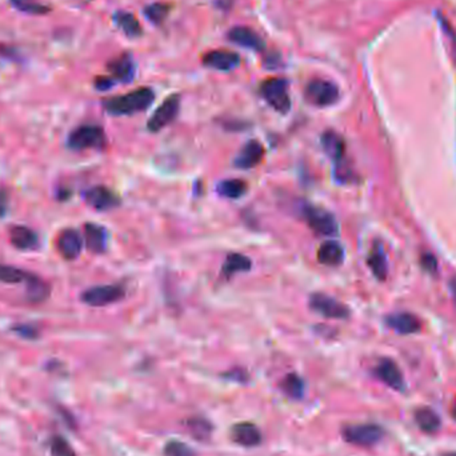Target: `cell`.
<instances>
[{"label": "cell", "mask_w": 456, "mask_h": 456, "mask_svg": "<svg viewBox=\"0 0 456 456\" xmlns=\"http://www.w3.org/2000/svg\"><path fill=\"white\" fill-rule=\"evenodd\" d=\"M155 99L151 88L143 87L125 95L110 97L104 100V110L113 116H127L147 110Z\"/></svg>", "instance_id": "6da1fadb"}, {"label": "cell", "mask_w": 456, "mask_h": 456, "mask_svg": "<svg viewBox=\"0 0 456 456\" xmlns=\"http://www.w3.org/2000/svg\"><path fill=\"white\" fill-rule=\"evenodd\" d=\"M67 146L72 151L103 150L107 146V138L100 125H83L69 134Z\"/></svg>", "instance_id": "7a4b0ae2"}, {"label": "cell", "mask_w": 456, "mask_h": 456, "mask_svg": "<svg viewBox=\"0 0 456 456\" xmlns=\"http://www.w3.org/2000/svg\"><path fill=\"white\" fill-rule=\"evenodd\" d=\"M302 218L307 223V226L320 236H335L339 233V226L335 216L326 208L312 206V205H303L300 207Z\"/></svg>", "instance_id": "3957f363"}, {"label": "cell", "mask_w": 456, "mask_h": 456, "mask_svg": "<svg viewBox=\"0 0 456 456\" xmlns=\"http://www.w3.org/2000/svg\"><path fill=\"white\" fill-rule=\"evenodd\" d=\"M342 436L347 443L352 445L370 448L383 439L385 429L379 424H373V423L347 424L342 429Z\"/></svg>", "instance_id": "277c9868"}, {"label": "cell", "mask_w": 456, "mask_h": 456, "mask_svg": "<svg viewBox=\"0 0 456 456\" xmlns=\"http://www.w3.org/2000/svg\"><path fill=\"white\" fill-rule=\"evenodd\" d=\"M263 99L280 113H287L291 109L289 82L283 78H271L261 85Z\"/></svg>", "instance_id": "5b68a950"}, {"label": "cell", "mask_w": 456, "mask_h": 456, "mask_svg": "<svg viewBox=\"0 0 456 456\" xmlns=\"http://www.w3.org/2000/svg\"><path fill=\"white\" fill-rule=\"evenodd\" d=\"M304 97L315 107H329L338 102L339 88L329 81L314 79L305 85Z\"/></svg>", "instance_id": "8992f818"}, {"label": "cell", "mask_w": 456, "mask_h": 456, "mask_svg": "<svg viewBox=\"0 0 456 456\" xmlns=\"http://www.w3.org/2000/svg\"><path fill=\"white\" fill-rule=\"evenodd\" d=\"M310 308L319 315L329 319L350 318V308L327 293L315 292L310 296Z\"/></svg>", "instance_id": "52a82bcc"}, {"label": "cell", "mask_w": 456, "mask_h": 456, "mask_svg": "<svg viewBox=\"0 0 456 456\" xmlns=\"http://www.w3.org/2000/svg\"><path fill=\"white\" fill-rule=\"evenodd\" d=\"M125 298V290L118 284L95 286L83 291L82 300L91 307H104L116 303Z\"/></svg>", "instance_id": "ba28073f"}, {"label": "cell", "mask_w": 456, "mask_h": 456, "mask_svg": "<svg viewBox=\"0 0 456 456\" xmlns=\"http://www.w3.org/2000/svg\"><path fill=\"white\" fill-rule=\"evenodd\" d=\"M180 110V97L178 94H174L167 97L166 100L155 110L151 118L147 122V128L151 132H159L165 127L171 125Z\"/></svg>", "instance_id": "9c48e42d"}, {"label": "cell", "mask_w": 456, "mask_h": 456, "mask_svg": "<svg viewBox=\"0 0 456 456\" xmlns=\"http://www.w3.org/2000/svg\"><path fill=\"white\" fill-rule=\"evenodd\" d=\"M373 373L376 375V378L380 382H383L387 387L399 391V392L404 391L406 383H404L403 373L394 360L387 359V358L379 360Z\"/></svg>", "instance_id": "30bf717a"}, {"label": "cell", "mask_w": 456, "mask_h": 456, "mask_svg": "<svg viewBox=\"0 0 456 456\" xmlns=\"http://www.w3.org/2000/svg\"><path fill=\"white\" fill-rule=\"evenodd\" d=\"M56 246H57L59 254L64 259H67V261H75L82 254L83 239H82V236H81V234L76 230L67 228V230L62 231L59 234V236H57Z\"/></svg>", "instance_id": "8fae6325"}, {"label": "cell", "mask_w": 456, "mask_h": 456, "mask_svg": "<svg viewBox=\"0 0 456 456\" xmlns=\"http://www.w3.org/2000/svg\"><path fill=\"white\" fill-rule=\"evenodd\" d=\"M84 200L88 206L95 208L97 211H107L111 208L118 207L120 199L118 195L113 194L110 188L104 186H97L84 193Z\"/></svg>", "instance_id": "7c38bea8"}, {"label": "cell", "mask_w": 456, "mask_h": 456, "mask_svg": "<svg viewBox=\"0 0 456 456\" xmlns=\"http://www.w3.org/2000/svg\"><path fill=\"white\" fill-rule=\"evenodd\" d=\"M230 436L233 442L242 447H256L262 443V432L256 424L249 422L236 423L230 429Z\"/></svg>", "instance_id": "4fadbf2b"}, {"label": "cell", "mask_w": 456, "mask_h": 456, "mask_svg": "<svg viewBox=\"0 0 456 456\" xmlns=\"http://www.w3.org/2000/svg\"><path fill=\"white\" fill-rule=\"evenodd\" d=\"M264 156V148L258 140H249L242 150L237 152L234 166L240 170H249L254 167L259 166Z\"/></svg>", "instance_id": "5bb4252c"}, {"label": "cell", "mask_w": 456, "mask_h": 456, "mask_svg": "<svg viewBox=\"0 0 456 456\" xmlns=\"http://www.w3.org/2000/svg\"><path fill=\"white\" fill-rule=\"evenodd\" d=\"M386 324L391 330H394L401 335H411L420 331L422 323L410 312H395L386 318Z\"/></svg>", "instance_id": "9a60e30c"}, {"label": "cell", "mask_w": 456, "mask_h": 456, "mask_svg": "<svg viewBox=\"0 0 456 456\" xmlns=\"http://www.w3.org/2000/svg\"><path fill=\"white\" fill-rule=\"evenodd\" d=\"M205 66L218 71H231L236 69L240 63V57L233 51L216 50L211 51L203 59Z\"/></svg>", "instance_id": "2e32d148"}, {"label": "cell", "mask_w": 456, "mask_h": 456, "mask_svg": "<svg viewBox=\"0 0 456 456\" xmlns=\"http://www.w3.org/2000/svg\"><path fill=\"white\" fill-rule=\"evenodd\" d=\"M84 243L88 251L94 254H102L107 249V231L104 227L87 223L84 226Z\"/></svg>", "instance_id": "e0dca14e"}, {"label": "cell", "mask_w": 456, "mask_h": 456, "mask_svg": "<svg viewBox=\"0 0 456 456\" xmlns=\"http://www.w3.org/2000/svg\"><path fill=\"white\" fill-rule=\"evenodd\" d=\"M228 39L240 47L254 51H263L264 42L262 38L249 27H234L228 32Z\"/></svg>", "instance_id": "ac0fdd59"}, {"label": "cell", "mask_w": 456, "mask_h": 456, "mask_svg": "<svg viewBox=\"0 0 456 456\" xmlns=\"http://www.w3.org/2000/svg\"><path fill=\"white\" fill-rule=\"evenodd\" d=\"M109 71L112 75V79H116L122 83H130L134 81L135 76V64L131 56L123 54L111 62Z\"/></svg>", "instance_id": "d6986e66"}, {"label": "cell", "mask_w": 456, "mask_h": 456, "mask_svg": "<svg viewBox=\"0 0 456 456\" xmlns=\"http://www.w3.org/2000/svg\"><path fill=\"white\" fill-rule=\"evenodd\" d=\"M10 242L15 249L29 251L39 246V236L26 226H15L10 231Z\"/></svg>", "instance_id": "ffe728a7"}, {"label": "cell", "mask_w": 456, "mask_h": 456, "mask_svg": "<svg viewBox=\"0 0 456 456\" xmlns=\"http://www.w3.org/2000/svg\"><path fill=\"white\" fill-rule=\"evenodd\" d=\"M319 263L329 265V267H336L340 265L345 261V249L340 243L336 240H326L320 244L318 249Z\"/></svg>", "instance_id": "44dd1931"}, {"label": "cell", "mask_w": 456, "mask_h": 456, "mask_svg": "<svg viewBox=\"0 0 456 456\" xmlns=\"http://www.w3.org/2000/svg\"><path fill=\"white\" fill-rule=\"evenodd\" d=\"M322 147L333 162H340L346 151L345 140L335 131H326L322 135Z\"/></svg>", "instance_id": "7402d4cb"}, {"label": "cell", "mask_w": 456, "mask_h": 456, "mask_svg": "<svg viewBox=\"0 0 456 456\" xmlns=\"http://www.w3.org/2000/svg\"><path fill=\"white\" fill-rule=\"evenodd\" d=\"M415 422L417 427L426 434H435L442 426L439 415L429 407H419L415 411Z\"/></svg>", "instance_id": "603a6c76"}, {"label": "cell", "mask_w": 456, "mask_h": 456, "mask_svg": "<svg viewBox=\"0 0 456 456\" xmlns=\"http://www.w3.org/2000/svg\"><path fill=\"white\" fill-rule=\"evenodd\" d=\"M36 274L28 272L23 268H18L14 265L3 264L0 263V283L4 284H25L27 286L28 283L35 277Z\"/></svg>", "instance_id": "cb8c5ba5"}, {"label": "cell", "mask_w": 456, "mask_h": 456, "mask_svg": "<svg viewBox=\"0 0 456 456\" xmlns=\"http://www.w3.org/2000/svg\"><path fill=\"white\" fill-rule=\"evenodd\" d=\"M252 265L251 259L242 255L233 252L226 258V262L221 267V275L227 279L234 277L239 272H247Z\"/></svg>", "instance_id": "d4e9b609"}, {"label": "cell", "mask_w": 456, "mask_h": 456, "mask_svg": "<svg viewBox=\"0 0 456 456\" xmlns=\"http://www.w3.org/2000/svg\"><path fill=\"white\" fill-rule=\"evenodd\" d=\"M186 427L188 429V432L193 435V438L199 442H207L214 431L211 422L203 416L188 417L186 422Z\"/></svg>", "instance_id": "484cf974"}, {"label": "cell", "mask_w": 456, "mask_h": 456, "mask_svg": "<svg viewBox=\"0 0 456 456\" xmlns=\"http://www.w3.org/2000/svg\"><path fill=\"white\" fill-rule=\"evenodd\" d=\"M218 194L227 199H239L247 194L249 184L242 179H227L216 186Z\"/></svg>", "instance_id": "4316f807"}, {"label": "cell", "mask_w": 456, "mask_h": 456, "mask_svg": "<svg viewBox=\"0 0 456 456\" xmlns=\"http://www.w3.org/2000/svg\"><path fill=\"white\" fill-rule=\"evenodd\" d=\"M51 292V287L47 282H44L42 277L35 275V277L26 286V295L28 302L31 303H42Z\"/></svg>", "instance_id": "83f0119b"}, {"label": "cell", "mask_w": 456, "mask_h": 456, "mask_svg": "<svg viewBox=\"0 0 456 456\" xmlns=\"http://www.w3.org/2000/svg\"><path fill=\"white\" fill-rule=\"evenodd\" d=\"M113 20L128 38H139L141 35V26L134 15L119 11L113 16Z\"/></svg>", "instance_id": "f1b7e54d"}, {"label": "cell", "mask_w": 456, "mask_h": 456, "mask_svg": "<svg viewBox=\"0 0 456 456\" xmlns=\"http://www.w3.org/2000/svg\"><path fill=\"white\" fill-rule=\"evenodd\" d=\"M280 388L284 392V395H287L293 401H299L303 398L304 382L298 373H292L286 375L280 383Z\"/></svg>", "instance_id": "f546056e"}, {"label": "cell", "mask_w": 456, "mask_h": 456, "mask_svg": "<svg viewBox=\"0 0 456 456\" xmlns=\"http://www.w3.org/2000/svg\"><path fill=\"white\" fill-rule=\"evenodd\" d=\"M368 265L370 268L373 270V275L380 279V280H385L386 277H387V258L385 255V251L382 247H378L375 246L370 256H368Z\"/></svg>", "instance_id": "4dcf8cb0"}, {"label": "cell", "mask_w": 456, "mask_h": 456, "mask_svg": "<svg viewBox=\"0 0 456 456\" xmlns=\"http://www.w3.org/2000/svg\"><path fill=\"white\" fill-rule=\"evenodd\" d=\"M10 4L25 14L47 15L51 13V7L39 0H10Z\"/></svg>", "instance_id": "1f68e13d"}, {"label": "cell", "mask_w": 456, "mask_h": 456, "mask_svg": "<svg viewBox=\"0 0 456 456\" xmlns=\"http://www.w3.org/2000/svg\"><path fill=\"white\" fill-rule=\"evenodd\" d=\"M168 13H170V7L166 3H153L144 8V15L155 25H160L166 19Z\"/></svg>", "instance_id": "d6a6232c"}, {"label": "cell", "mask_w": 456, "mask_h": 456, "mask_svg": "<svg viewBox=\"0 0 456 456\" xmlns=\"http://www.w3.org/2000/svg\"><path fill=\"white\" fill-rule=\"evenodd\" d=\"M50 450H51V456H76L72 445L60 435H55L51 438Z\"/></svg>", "instance_id": "836d02e7"}, {"label": "cell", "mask_w": 456, "mask_h": 456, "mask_svg": "<svg viewBox=\"0 0 456 456\" xmlns=\"http://www.w3.org/2000/svg\"><path fill=\"white\" fill-rule=\"evenodd\" d=\"M165 455L166 456H196L194 450L187 445L186 443L179 441H170L165 445Z\"/></svg>", "instance_id": "e575fe53"}, {"label": "cell", "mask_w": 456, "mask_h": 456, "mask_svg": "<svg viewBox=\"0 0 456 456\" xmlns=\"http://www.w3.org/2000/svg\"><path fill=\"white\" fill-rule=\"evenodd\" d=\"M13 330L25 339H36L39 336V330L34 324H18Z\"/></svg>", "instance_id": "d590c367"}, {"label": "cell", "mask_w": 456, "mask_h": 456, "mask_svg": "<svg viewBox=\"0 0 456 456\" xmlns=\"http://www.w3.org/2000/svg\"><path fill=\"white\" fill-rule=\"evenodd\" d=\"M113 79L109 78V76H100L95 81V87L99 91H107L110 90L111 87L113 85Z\"/></svg>", "instance_id": "8d00e7d4"}, {"label": "cell", "mask_w": 456, "mask_h": 456, "mask_svg": "<svg viewBox=\"0 0 456 456\" xmlns=\"http://www.w3.org/2000/svg\"><path fill=\"white\" fill-rule=\"evenodd\" d=\"M16 55H19V53L15 50L14 47L7 46V44H0V56H4L7 59L14 60V59H16L15 57Z\"/></svg>", "instance_id": "74e56055"}, {"label": "cell", "mask_w": 456, "mask_h": 456, "mask_svg": "<svg viewBox=\"0 0 456 456\" xmlns=\"http://www.w3.org/2000/svg\"><path fill=\"white\" fill-rule=\"evenodd\" d=\"M422 263L424 264V267H426L429 271H431V272H434V271L436 270V265H438L436 259H435L432 255H429V254H426V255L423 256V261H422Z\"/></svg>", "instance_id": "f35d334b"}, {"label": "cell", "mask_w": 456, "mask_h": 456, "mask_svg": "<svg viewBox=\"0 0 456 456\" xmlns=\"http://www.w3.org/2000/svg\"><path fill=\"white\" fill-rule=\"evenodd\" d=\"M8 208V194L4 190H0V216L7 212Z\"/></svg>", "instance_id": "ab89813d"}, {"label": "cell", "mask_w": 456, "mask_h": 456, "mask_svg": "<svg viewBox=\"0 0 456 456\" xmlns=\"http://www.w3.org/2000/svg\"><path fill=\"white\" fill-rule=\"evenodd\" d=\"M451 415H452V417L456 420V399L454 401V404H452V408H451Z\"/></svg>", "instance_id": "60d3db41"}, {"label": "cell", "mask_w": 456, "mask_h": 456, "mask_svg": "<svg viewBox=\"0 0 456 456\" xmlns=\"http://www.w3.org/2000/svg\"><path fill=\"white\" fill-rule=\"evenodd\" d=\"M442 456H456V452H447V454Z\"/></svg>", "instance_id": "b9f144b4"}]
</instances>
